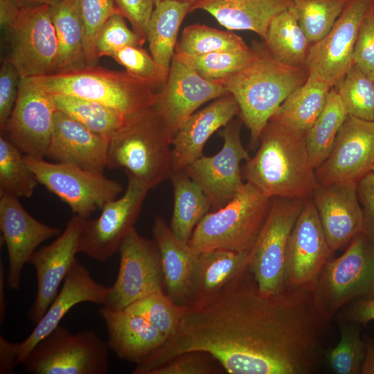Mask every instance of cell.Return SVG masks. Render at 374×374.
I'll return each mask as SVG.
<instances>
[{
	"label": "cell",
	"mask_w": 374,
	"mask_h": 374,
	"mask_svg": "<svg viewBox=\"0 0 374 374\" xmlns=\"http://www.w3.org/2000/svg\"><path fill=\"white\" fill-rule=\"evenodd\" d=\"M311 199L334 251L347 247L357 235L363 233L364 215L357 183L318 184Z\"/></svg>",
	"instance_id": "22"
},
{
	"label": "cell",
	"mask_w": 374,
	"mask_h": 374,
	"mask_svg": "<svg viewBox=\"0 0 374 374\" xmlns=\"http://www.w3.org/2000/svg\"><path fill=\"white\" fill-rule=\"evenodd\" d=\"M314 293L320 312L330 321L346 304L374 299V245L363 233L341 256L326 263L314 283Z\"/></svg>",
	"instance_id": "7"
},
{
	"label": "cell",
	"mask_w": 374,
	"mask_h": 374,
	"mask_svg": "<svg viewBox=\"0 0 374 374\" xmlns=\"http://www.w3.org/2000/svg\"><path fill=\"white\" fill-rule=\"evenodd\" d=\"M63 283L60 292L34 330L26 339L19 343L17 364L23 363L37 342L50 334L73 306L82 302L104 305L110 291V287L97 283L89 270L78 260Z\"/></svg>",
	"instance_id": "24"
},
{
	"label": "cell",
	"mask_w": 374,
	"mask_h": 374,
	"mask_svg": "<svg viewBox=\"0 0 374 374\" xmlns=\"http://www.w3.org/2000/svg\"><path fill=\"white\" fill-rule=\"evenodd\" d=\"M174 204L170 228L181 241L188 243L197 225L209 212L211 202L200 187L184 170L173 172Z\"/></svg>",
	"instance_id": "33"
},
{
	"label": "cell",
	"mask_w": 374,
	"mask_h": 374,
	"mask_svg": "<svg viewBox=\"0 0 374 374\" xmlns=\"http://www.w3.org/2000/svg\"><path fill=\"white\" fill-rule=\"evenodd\" d=\"M52 95L57 110L108 140L125 121L126 116L122 112L96 101L69 95Z\"/></svg>",
	"instance_id": "36"
},
{
	"label": "cell",
	"mask_w": 374,
	"mask_h": 374,
	"mask_svg": "<svg viewBox=\"0 0 374 374\" xmlns=\"http://www.w3.org/2000/svg\"><path fill=\"white\" fill-rule=\"evenodd\" d=\"M333 252L312 199H305L287 243L285 285L314 283Z\"/></svg>",
	"instance_id": "19"
},
{
	"label": "cell",
	"mask_w": 374,
	"mask_h": 374,
	"mask_svg": "<svg viewBox=\"0 0 374 374\" xmlns=\"http://www.w3.org/2000/svg\"><path fill=\"white\" fill-rule=\"evenodd\" d=\"M23 4L29 6L48 5L52 6L60 0H19Z\"/></svg>",
	"instance_id": "57"
},
{
	"label": "cell",
	"mask_w": 374,
	"mask_h": 374,
	"mask_svg": "<svg viewBox=\"0 0 374 374\" xmlns=\"http://www.w3.org/2000/svg\"><path fill=\"white\" fill-rule=\"evenodd\" d=\"M374 10V0H347L329 33L311 46L306 67L337 87L353 64V53L359 28Z\"/></svg>",
	"instance_id": "15"
},
{
	"label": "cell",
	"mask_w": 374,
	"mask_h": 374,
	"mask_svg": "<svg viewBox=\"0 0 374 374\" xmlns=\"http://www.w3.org/2000/svg\"><path fill=\"white\" fill-rule=\"evenodd\" d=\"M3 134L0 136V195L28 198L38 183L24 154Z\"/></svg>",
	"instance_id": "37"
},
{
	"label": "cell",
	"mask_w": 374,
	"mask_h": 374,
	"mask_svg": "<svg viewBox=\"0 0 374 374\" xmlns=\"http://www.w3.org/2000/svg\"><path fill=\"white\" fill-rule=\"evenodd\" d=\"M1 32V60L12 63L21 78L55 73L58 42L50 6L23 5L12 24Z\"/></svg>",
	"instance_id": "9"
},
{
	"label": "cell",
	"mask_w": 374,
	"mask_h": 374,
	"mask_svg": "<svg viewBox=\"0 0 374 374\" xmlns=\"http://www.w3.org/2000/svg\"><path fill=\"white\" fill-rule=\"evenodd\" d=\"M21 76L10 62L1 60L0 68V129L9 119L15 107Z\"/></svg>",
	"instance_id": "49"
},
{
	"label": "cell",
	"mask_w": 374,
	"mask_h": 374,
	"mask_svg": "<svg viewBox=\"0 0 374 374\" xmlns=\"http://www.w3.org/2000/svg\"><path fill=\"white\" fill-rule=\"evenodd\" d=\"M293 4L294 0H200L193 11L205 10L228 30H251L265 40L272 19Z\"/></svg>",
	"instance_id": "27"
},
{
	"label": "cell",
	"mask_w": 374,
	"mask_h": 374,
	"mask_svg": "<svg viewBox=\"0 0 374 374\" xmlns=\"http://www.w3.org/2000/svg\"><path fill=\"white\" fill-rule=\"evenodd\" d=\"M348 115L337 89L332 87L321 112L305 135L309 157L314 169L329 156Z\"/></svg>",
	"instance_id": "35"
},
{
	"label": "cell",
	"mask_w": 374,
	"mask_h": 374,
	"mask_svg": "<svg viewBox=\"0 0 374 374\" xmlns=\"http://www.w3.org/2000/svg\"><path fill=\"white\" fill-rule=\"evenodd\" d=\"M50 12L58 42L55 73L86 64L78 0H60L50 6Z\"/></svg>",
	"instance_id": "32"
},
{
	"label": "cell",
	"mask_w": 374,
	"mask_h": 374,
	"mask_svg": "<svg viewBox=\"0 0 374 374\" xmlns=\"http://www.w3.org/2000/svg\"><path fill=\"white\" fill-rule=\"evenodd\" d=\"M84 220L74 215L52 243L36 250L29 259L36 271L37 285L28 317L35 325L55 299L61 283L77 261L75 255Z\"/></svg>",
	"instance_id": "20"
},
{
	"label": "cell",
	"mask_w": 374,
	"mask_h": 374,
	"mask_svg": "<svg viewBox=\"0 0 374 374\" xmlns=\"http://www.w3.org/2000/svg\"><path fill=\"white\" fill-rule=\"evenodd\" d=\"M264 41L277 61L291 66H306L312 44L299 25L293 6L272 19Z\"/></svg>",
	"instance_id": "34"
},
{
	"label": "cell",
	"mask_w": 374,
	"mask_h": 374,
	"mask_svg": "<svg viewBox=\"0 0 374 374\" xmlns=\"http://www.w3.org/2000/svg\"><path fill=\"white\" fill-rule=\"evenodd\" d=\"M270 204L271 198L246 182L226 205L202 219L188 244L197 252L221 249L250 253Z\"/></svg>",
	"instance_id": "6"
},
{
	"label": "cell",
	"mask_w": 374,
	"mask_h": 374,
	"mask_svg": "<svg viewBox=\"0 0 374 374\" xmlns=\"http://www.w3.org/2000/svg\"><path fill=\"white\" fill-rule=\"evenodd\" d=\"M121 15L132 24L133 29L146 39L148 23L154 8L152 0H112Z\"/></svg>",
	"instance_id": "50"
},
{
	"label": "cell",
	"mask_w": 374,
	"mask_h": 374,
	"mask_svg": "<svg viewBox=\"0 0 374 374\" xmlns=\"http://www.w3.org/2000/svg\"><path fill=\"white\" fill-rule=\"evenodd\" d=\"M229 94L221 80L202 77L173 56L166 82L158 91L154 105L170 132L182 124L205 103Z\"/></svg>",
	"instance_id": "18"
},
{
	"label": "cell",
	"mask_w": 374,
	"mask_h": 374,
	"mask_svg": "<svg viewBox=\"0 0 374 374\" xmlns=\"http://www.w3.org/2000/svg\"><path fill=\"white\" fill-rule=\"evenodd\" d=\"M305 199L271 198L269 210L250 252L249 267L260 291L272 295L285 285V266L290 233L303 207Z\"/></svg>",
	"instance_id": "11"
},
{
	"label": "cell",
	"mask_w": 374,
	"mask_h": 374,
	"mask_svg": "<svg viewBox=\"0 0 374 374\" xmlns=\"http://www.w3.org/2000/svg\"><path fill=\"white\" fill-rule=\"evenodd\" d=\"M340 339L332 348L327 350L324 359L335 374H359L365 355V343L361 337L360 324L336 319Z\"/></svg>",
	"instance_id": "38"
},
{
	"label": "cell",
	"mask_w": 374,
	"mask_h": 374,
	"mask_svg": "<svg viewBox=\"0 0 374 374\" xmlns=\"http://www.w3.org/2000/svg\"><path fill=\"white\" fill-rule=\"evenodd\" d=\"M6 271L5 267L0 260V323H3L5 320L6 312L7 310V301L6 298L5 285H6Z\"/></svg>",
	"instance_id": "56"
},
{
	"label": "cell",
	"mask_w": 374,
	"mask_h": 374,
	"mask_svg": "<svg viewBox=\"0 0 374 374\" xmlns=\"http://www.w3.org/2000/svg\"><path fill=\"white\" fill-rule=\"evenodd\" d=\"M225 371L211 354L201 350L180 353L150 374H219Z\"/></svg>",
	"instance_id": "47"
},
{
	"label": "cell",
	"mask_w": 374,
	"mask_h": 374,
	"mask_svg": "<svg viewBox=\"0 0 374 374\" xmlns=\"http://www.w3.org/2000/svg\"><path fill=\"white\" fill-rule=\"evenodd\" d=\"M52 94L82 98L130 116L156 104L158 91L152 83L127 71L84 64L47 75L30 78Z\"/></svg>",
	"instance_id": "5"
},
{
	"label": "cell",
	"mask_w": 374,
	"mask_h": 374,
	"mask_svg": "<svg viewBox=\"0 0 374 374\" xmlns=\"http://www.w3.org/2000/svg\"><path fill=\"white\" fill-rule=\"evenodd\" d=\"M347 0H294L299 25L313 44L331 30Z\"/></svg>",
	"instance_id": "42"
},
{
	"label": "cell",
	"mask_w": 374,
	"mask_h": 374,
	"mask_svg": "<svg viewBox=\"0 0 374 374\" xmlns=\"http://www.w3.org/2000/svg\"><path fill=\"white\" fill-rule=\"evenodd\" d=\"M23 5L19 0H0L1 31L7 29L12 24Z\"/></svg>",
	"instance_id": "54"
},
{
	"label": "cell",
	"mask_w": 374,
	"mask_h": 374,
	"mask_svg": "<svg viewBox=\"0 0 374 374\" xmlns=\"http://www.w3.org/2000/svg\"><path fill=\"white\" fill-rule=\"evenodd\" d=\"M240 129V123L231 121L219 133L222 149L213 156L203 154L183 170L200 186L215 210L226 205L244 184L240 163L250 157L242 143Z\"/></svg>",
	"instance_id": "16"
},
{
	"label": "cell",
	"mask_w": 374,
	"mask_h": 374,
	"mask_svg": "<svg viewBox=\"0 0 374 374\" xmlns=\"http://www.w3.org/2000/svg\"><path fill=\"white\" fill-rule=\"evenodd\" d=\"M24 161L38 183L65 202L75 215L85 219L123 190L121 184L103 174L26 154Z\"/></svg>",
	"instance_id": "10"
},
{
	"label": "cell",
	"mask_w": 374,
	"mask_h": 374,
	"mask_svg": "<svg viewBox=\"0 0 374 374\" xmlns=\"http://www.w3.org/2000/svg\"><path fill=\"white\" fill-rule=\"evenodd\" d=\"M109 349L93 330L74 334L59 324L37 342L22 364L30 374H105Z\"/></svg>",
	"instance_id": "8"
},
{
	"label": "cell",
	"mask_w": 374,
	"mask_h": 374,
	"mask_svg": "<svg viewBox=\"0 0 374 374\" xmlns=\"http://www.w3.org/2000/svg\"><path fill=\"white\" fill-rule=\"evenodd\" d=\"M118 251V274L104 307L124 310L149 293L163 289L161 255L154 240L140 235L134 227L123 239Z\"/></svg>",
	"instance_id": "12"
},
{
	"label": "cell",
	"mask_w": 374,
	"mask_h": 374,
	"mask_svg": "<svg viewBox=\"0 0 374 374\" xmlns=\"http://www.w3.org/2000/svg\"><path fill=\"white\" fill-rule=\"evenodd\" d=\"M374 165V121L348 115L325 161L315 169L319 184L358 183Z\"/></svg>",
	"instance_id": "17"
},
{
	"label": "cell",
	"mask_w": 374,
	"mask_h": 374,
	"mask_svg": "<svg viewBox=\"0 0 374 374\" xmlns=\"http://www.w3.org/2000/svg\"><path fill=\"white\" fill-rule=\"evenodd\" d=\"M323 336L308 287L285 286L265 295L249 265L217 292L186 306L176 333L132 373L150 374L180 353L201 350L229 374H308Z\"/></svg>",
	"instance_id": "1"
},
{
	"label": "cell",
	"mask_w": 374,
	"mask_h": 374,
	"mask_svg": "<svg viewBox=\"0 0 374 374\" xmlns=\"http://www.w3.org/2000/svg\"><path fill=\"white\" fill-rule=\"evenodd\" d=\"M57 110L51 93L30 78H21L15 107L1 134L26 155L44 158L51 140Z\"/></svg>",
	"instance_id": "14"
},
{
	"label": "cell",
	"mask_w": 374,
	"mask_h": 374,
	"mask_svg": "<svg viewBox=\"0 0 374 374\" xmlns=\"http://www.w3.org/2000/svg\"><path fill=\"white\" fill-rule=\"evenodd\" d=\"M145 41V38L128 28L125 17L116 14L105 21L99 31L96 42V55L98 59L111 57L125 46H142Z\"/></svg>",
	"instance_id": "46"
},
{
	"label": "cell",
	"mask_w": 374,
	"mask_h": 374,
	"mask_svg": "<svg viewBox=\"0 0 374 374\" xmlns=\"http://www.w3.org/2000/svg\"><path fill=\"white\" fill-rule=\"evenodd\" d=\"M335 317V319L365 326L374 320V299L352 301L344 305Z\"/></svg>",
	"instance_id": "52"
},
{
	"label": "cell",
	"mask_w": 374,
	"mask_h": 374,
	"mask_svg": "<svg viewBox=\"0 0 374 374\" xmlns=\"http://www.w3.org/2000/svg\"><path fill=\"white\" fill-rule=\"evenodd\" d=\"M130 74L154 86H163L168 73L142 46H129L116 51L112 56Z\"/></svg>",
	"instance_id": "45"
},
{
	"label": "cell",
	"mask_w": 374,
	"mask_h": 374,
	"mask_svg": "<svg viewBox=\"0 0 374 374\" xmlns=\"http://www.w3.org/2000/svg\"><path fill=\"white\" fill-rule=\"evenodd\" d=\"M252 48L251 62L221 81L235 99L239 115L250 131V148L255 149L267 123L289 95L305 82L309 71L277 61L265 44Z\"/></svg>",
	"instance_id": "3"
},
{
	"label": "cell",
	"mask_w": 374,
	"mask_h": 374,
	"mask_svg": "<svg viewBox=\"0 0 374 374\" xmlns=\"http://www.w3.org/2000/svg\"><path fill=\"white\" fill-rule=\"evenodd\" d=\"M331 88L317 74L309 72L305 82L289 95L271 119L306 134L321 112Z\"/></svg>",
	"instance_id": "31"
},
{
	"label": "cell",
	"mask_w": 374,
	"mask_h": 374,
	"mask_svg": "<svg viewBox=\"0 0 374 374\" xmlns=\"http://www.w3.org/2000/svg\"><path fill=\"white\" fill-rule=\"evenodd\" d=\"M125 173L128 181L123 195L107 203L97 218L84 220L78 253L105 261L118 251L123 239L134 228L150 189L131 174Z\"/></svg>",
	"instance_id": "13"
},
{
	"label": "cell",
	"mask_w": 374,
	"mask_h": 374,
	"mask_svg": "<svg viewBox=\"0 0 374 374\" xmlns=\"http://www.w3.org/2000/svg\"><path fill=\"white\" fill-rule=\"evenodd\" d=\"M348 115L374 121V81L353 64L335 87Z\"/></svg>",
	"instance_id": "43"
},
{
	"label": "cell",
	"mask_w": 374,
	"mask_h": 374,
	"mask_svg": "<svg viewBox=\"0 0 374 374\" xmlns=\"http://www.w3.org/2000/svg\"><path fill=\"white\" fill-rule=\"evenodd\" d=\"M193 11V4L179 0H163L154 6L146 34L150 54L169 71L175 53L177 35L185 17Z\"/></svg>",
	"instance_id": "30"
},
{
	"label": "cell",
	"mask_w": 374,
	"mask_h": 374,
	"mask_svg": "<svg viewBox=\"0 0 374 374\" xmlns=\"http://www.w3.org/2000/svg\"><path fill=\"white\" fill-rule=\"evenodd\" d=\"M305 134L270 119L256 154L247 160L243 175L269 198H311L318 186Z\"/></svg>",
	"instance_id": "2"
},
{
	"label": "cell",
	"mask_w": 374,
	"mask_h": 374,
	"mask_svg": "<svg viewBox=\"0 0 374 374\" xmlns=\"http://www.w3.org/2000/svg\"><path fill=\"white\" fill-rule=\"evenodd\" d=\"M247 47L248 46L244 40L230 30H220L204 24H195L184 28L177 43L175 53L199 55Z\"/></svg>",
	"instance_id": "41"
},
{
	"label": "cell",
	"mask_w": 374,
	"mask_h": 374,
	"mask_svg": "<svg viewBox=\"0 0 374 374\" xmlns=\"http://www.w3.org/2000/svg\"><path fill=\"white\" fill-rule=\"evenodd\" d=\"M0 229L8 258L6 283L11 290H17L23 267L37 247L61 231L34 218L19 198L8 195H0Z\"/></svg>",
	"instance_id": "21"
},
{
	"label": "cell",
	"mask_w": 374,
	"mask_h": 374,
	"mask_svg": "<svg viewBox=\"0 0 374 374\" xmlns=\"http://www.w3.org/2000/svg\"><path fill=\"white\" fill-rule=\"evenodd\" d=\"M185 307L172 301L163 289H159L136 300L124 310L143 317L168 339L177 331Z\"/></svg>",
	"instance_id": "40"
},
{
	"label": "cell",
	"mask_w": 374,
	"mask_h": 374,
	"mask_svg": "<svg viewBox=\"0 0 374 374\" xmlns=\"http://www.w3.org/2000/svg\"><path fill=\"white\" fill-rule=\"evenodd\" d=\"M19 343H12L0 335V373L12 374L17 364Z\"/></svg>",
	"instance_id": "53"
},
{
	"label": "cell",
	"mask_w": 374,
	"mask_h": 374,
	"mask_svg": "<svg viewBox=\"0 0 374 374\" xmlns=\"http://www.w3.org/2000/svg\"><path fill=\"white\" fill-rule=\"evenodd\" d=\"M372 171H373V172H374V165H373V169H372Z\"/></svg>",
	"instance_id": "59"
},
{
	"label": "cell",
	"mask_w": 374,
	"mask_h": 374,
	"mask_svg": "<svg viewBox=\"0 0 374 374\" xmlns=\"http://www.w3.org/2000/svg\"><path fill=\"white\" fill-rule=\"evenodd\" d=\"M239 114L238 105L230 93L193 114L173 136V172L183 170L202 156L204 147L211 136Z\"/></svg>",
	"instance_id": "25"
},
{
	"label": "cell",
	"mask_w": 374,
	"mask_h": 374,
	"mask_svg": "<svg viewBox=\"0 0 374 374\" xmlns=\"http://www.w3.org/2000/svg\"><path fill=\"white\" fill-rule=\"evenodd\" d=\"M357 195L364 215L363 233L374 245V172L371 171L357 183Z\"/></svg>",
	"instance_id": "51"
},
{
	"label": "cell",
	"mask_w": 374,
	"mask_h": 374,
	"mask_svg": "<svg viewBox=\"0 0 374 374\" xmlns=\"http://www.w3.org/2000/svg\"><path fill=\"white\" fill-rule=\"evenodd\" d=\"M163 1V0H152V1L153 2L154 6L156 4H157L158 3H159L160 1ZM179 1H188V2H190V3H193L194 5L195 3H196L197 2H198L200 0H179Z\"/></svg>",
	"instance_id": "58"
},
{
	"label": "cell",
	"mask_w": 374,
	"mask_h": 374,
	"mask_svg": "<svg viewBox=\"0 0 374 374\" xmlns=\"http://www.w3.org/2000/svg\"><path fill=\"white\" fill-rule=\"evenodd\" d=\"M353 62L374 81V10L361 24L353 53Z\"/></svg>",
	"instance_id": "48"
},
{
	"label": "cell",
	"mask_w": 374,
	"mask_h": 374,
	"mask_svg": "<svg viewBox=\"0 0 374 374\" xmlns=\"http://www.w3.org/2000/svg\"><path fill=\"white\" fill-rule=\"evenodd\" d=\"M172 139L154 106L127 116L109 139L107 168H123L151 190L173 173Z\"/></svg>",
	"instance_id": "4"
},
{
	"label": "cell",
	"mask_w": 374,
	"mask_h": 374,
	"mask_svg": "<svg viewBox=\"0 0 374 374\" xmlns=\"http://www.w3.org/2000/svg\"><path fill=\"white\" fill-rule=\"evenodd\" d=\"M250 253L226 249L197 252L189 285L188 305L217 292L249 262Z\"/></svg>",
	"instance_id": "29"
},
{
	"label": "cell",
	"mask_w": 374,
	"mask_h": 374,
	"mask_svg": "<svg viewBox=\"0 0 374 374\" xmlns=\"http://www.w3.org/2000/svg\"><path fill=\"white\" fill-rule=\"evenodd\" d=\"M99 312L107 326L108 347L122 359L138 364L168 339L141 316L104 306Z\"/></svg>",
	"instance_id": "26"
},
{
	"label": "cell",
	"mask_w": 374,
	"mask_h": 374,
	"mask_svg": "<svg viewBox=\"0 0 374 374\" xmlns=\"http://www.w3.org/2000/svg\"><path fill=\"white\" fill-rule=\"evenodd\" d=\"M84 26V51L86 64L98 62L96 42L105 21L120 11L112 0H78Z\"/></svg>",
	"instance_id": "44"
},
{
	"label": "cell",
	"mask_w": 374,
	"mask_h": 374,
	"mask_svg": "<svg viewBox=\"0 0 374 374\" xmlns=\"http://www.w3.org/2000/svg\"><path fill=\"white\" fill-rule=\"evenodd\" d=\"M109 140L57 110L46 157L57 163L103 174L107 165Z\"/></svg>",
	"instance_id": "23"
},
{
	"label": "cell",
	"mask_w": 374,
	"mask_h": 374,
	"mask_svg": "<svg viewBox=\"0 0 374 374\" xmlns=\"http://www.w3.org/2000/svg\"><path fill=\"white\" fill-rule=\"evenodd\" d=\"M152 235L159 249L166 294L176 303L189 304V285L197 254L190 245L180 240L163 217H155Z\"/></svg>",
	"instance_id": "28"
},
{
	"label": "cell",
	"mask_w": 374,
	"mask_h": 374,
	"mask_svg": "<svg viewBox=\"0 0 374 374\" xmlns=\"http://www.w3.org/2000/svg\"><path fill=\"white\" fill-rule=\"evenodd\" d=\"M174 57L192 67L202 77L210 80H223L244 69L253 58V50H224L199 55L175 53Z\"/></svg>",
	"instance_id": "39"
},
{
	"label": "cell",
	"mask_w": 374,
	"mask_h": 374,
	"mask_svg": "<svg viewBox=\"0 0 374 374\" xmlns=\"http://www.w3.org/2000/svg\"><path fill=\"white\" fill-rule=\"evenodd\" d=\"M365 355L362 374H374V337L364 336Z\"/></svg>",
	"instance_id": "55"
}]
</instances>
